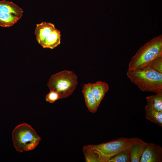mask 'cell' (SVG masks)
I'll list each match as a JSON object with an SVG mask.
<instances>
[{"instance_id":"obj_1","label":"cell","mask_w":162,"mask_h":162,"mask_svg":"<svg viewBox=\"0 0 162 162\" xmlns=\"http://www.w3.org/2000/svg\"><path fill=\"white\" fill-rule=\"evenodd\" d=\"M127 75L143 92H162V73L151 68L128 70Z\"/></svg>"},{"instance_id":"obj_2","label":"cell","mask_w":162,"mask_h":162,"mask_svg":"<svg viewBox=\"0 0 162 162\" xmlns=\"http://www.w3.org/2000/svg\"><path fill=\"white\" fill-rule=\"evenodd\" d=\"M162 56V35L154 38L141 46L131 58L128 70L147 67L154 60Z\"/></svg>"},{"instance_id":"obj_3","label":"cell","mask_w":162,"mask_h":162,"mask_svg":"<svg viewBox=\"0 0 162 162\" xmlns=\"http://www.w3.org/2000/svg\"><path fill=\"white\" fill-rule=\"evenodd\" d=\"M12 138L15 149L20 152L34 149L41 140L32 127L26 123L21 124L15 127L12 133Z\"/></svg>"},{"instance_id":"obj_4","label":"cell","mask_w":162,"mask_h":162,"mask_svg":"<svg viewBox=\"0 0 162 162\" xmlns=\"http://www.w3.org/2000/svg\"><path fill=\"white\" fill-rule=\"evenodd\" d=\"M132 144L131 138L122 137L106 142L89 145L83 147L94 153L99 162H108L112 157L124 150L129 148Z\"/></svg>"},{"instance_id":"obj_5","label":"cell","mask_w":162,"mask_h":162,"mask_svg":"<svg viewBox=\"0 0 162 162\" xmlns=\"http://www.w3.org/2000/svg\"><path fill=\"white\" fill-rule=\"evenodd\" d=\"M77 84L76 75L73 71L65 70L52 75L47 85L50 91L57 92L62 99L72 94Z\"/></svg>"},{"instance_id":"obj_6","label":"cell","mask_w":162,"mask_h":162,"mask_svg":"<svg viewBox=\"0 0 162 162\" xmlns=\"http://www.w3.org/2000/svg\"><path fill=\"white\" fill-rule=\"evenodd\" d=\"M34 34L38 43L43 48L53 49L61 43V32L49 22L36 24Z\"/></svg>"},{"instance_id":"obj_7","label":"cell","mask_w":162,"mask_h":162,"mask_svg":"<svg viewBox=\"0 0 162 162\" xmlns=\"http://www.w3.org/2000/svg\"><path fill=\"white\" fill-rule=\"evenodd\" d=\"M161 162V147L154 143H147L141 155L140 162Z\"/></svg>"},{"instance_id":"obj_8","label":"cell","mask_w":162,"mask_h":162,"mask_svg":"<svg viewBox=\"0 0 162 162\" xmlns=\"http://www.w3.org/2000/svg\"><path fill=\"white\" fill-rule=\"evenodd\" d=\"M132 144L129 148L131 162H140L141 157L147 142L138 138H132Z\"/></svg>"},{"instance_id":"obj_9","label":"cell","mask_w":162,"mask_h":162,"mask_svg":"<svg viewBox=\"0 0 162 162\" xmlns=\"http://www.w3.org/2000/svg\"><path fill=\"white\" fill-rule=\"evenodd\" d=\"M82 93L85 99L86 105L89 111L95 113L98 110V105L96 99L91 89V83L85 84L82 87Z\"/></svg>"},{"instance_id":"obj_10","label":"cell","mask_w":162,"mask_h":162,"mask_svg":"<svg viewBox=\"0 0 162 162\" xmlns=\"http://www.w3.org/2000/svg\"><path fill=\"white\" fill-rule=\"evenodd\" d=\"M109 88L108 84L104 82L98 81L91 83V89L98 106Z\"/></svg>"},{"instance_id":"obj_11","label":"cell","mask_w":162,"mask_h":162,"mask_svg":"<svg viewBox=\"0 0 162 162\" xmlns=\"http://www.w3.org/2000/svg\"><path fill=\"white\" fill-rule=\"evenodd\" d=\"M0 12L11 14L20 18L22 16L23 10L18 6L10 1H0Z\"/></svg>"},{"instance_id":"obj_12","label":"cell","mask_w":162,"mask_h":162,"mask_svg":"<svg viewBox=\"0 0 162 162\" xmlns=\"http://www.w3.org/2000/svg\"><path fill=\"white\" fill-rule=\"evenodd\" d=\"M146 119L162 126V112L158 111L148 105L145 107Z\"/></svg>"},{"instance_id":"obj_13","label":"cell","mask_w":162,"mask_h":162,"mask_svg":"<svg viewBox=\"0 0 162 162\" xmlns=\"http://www.w3.org/2000/svg\"><path fill=\"white\" fill-rule=\"evenodd\" d=\"M21 18L11 14L0 12V26L3 27H11Z\"/></svg>"},{"instance_id":"obj_14","label":"cell","mask_w":162,"mask_h":162,"mask_svg":"<svg viewBox=\"0 0 162 162\" xmlns=\"http://www.w3.org/2000/svg\"><path fill=\"white\" fill-rule=\"evenodd\" d=\"M147 105L154 110L162 112V92L146 97Z\"/></svg>"},{"instance_id":"obj_15","label":"cell","mask_w":162,"mask_h":162,"mask_svg":"<svg viewBox=\"0 0 162 162\" xmlns=\"http://www.w3.org/2000/svg\"><path fill=\"white\" fill-rule=\"evenodd\" d=\"M129 148L124 150L112 157L108 162H131Z\"/></svg>"},{"instance_id":"obj_16","label":"cell","mask_w":162,"mask_h":162,"mask_svg":"<svg viewBox=\"0 0 162 162\" xmlns=\"http://www.w3.org/2000/svg\"><path fill=\"white\" fill-rule=\"evenodd\" d=\"M147 67L151 68L162 73V56L153 60Z\"/></svg>"},{"instance_id":"obj_17","label":"cell","mask_w":162,"mask_h":162,"mask_svg":"<svg viewBox=\"0 0 162 162\" xmlns=\"http://www.w3.org/2000/svg\"><path fill=\"white\" fill-rule=\"evenodd\" d=\"M60 99L58 94L53 91H50V92L46 95L45 97L46 101L50 103H53Z\"/></svg>"}]
</instances>
